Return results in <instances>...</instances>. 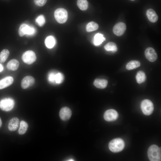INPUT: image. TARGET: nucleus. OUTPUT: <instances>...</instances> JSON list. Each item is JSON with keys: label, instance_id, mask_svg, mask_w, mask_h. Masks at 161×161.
<instances>
[{"label": "nucleus", "instance_id": "f257e3e1", "mask_svg": "<svg viewBox=\"0 0 161 161\" xmlns=\"http://www.w3.org/2000/svg\"><path fill=\"white\" fill-rule=\"evenodd\" d=\"M160 148L157 145H151L148 151V156L151 161H161Z\"/></svg>", "mask_w": 161, "mask_h": 161}, {"label": "nucleus", "instance_id": "f03ea898", "mask_svg": "<svg viewBox=\"0 0 161 161\" xmlns=\"http://www.w3.org/2000/svg\"><path fill=\"white\" fill-rule=\"evenodd\" d=\"M125 147V143L121 139L117 138L112 140L109 144V148L112 152H118L121 151Z\"/></svg>", "mask_w": 161, "mask_h": 161}, {"label": "nucleus", "instance_id": "7ed1b4c3", "mask_svg": "<svg viewBox=\"0 0 161 161\" xmlns=\"http://www.w3.org/2000/svg\"><path fill=\"white\" fill-rule=\"evenodd\" d=\"M54 17L58 23H64L66 21L68 18L67 12L64 8H58L54 12Z\"/></svg>", "mask_w": 161, "mask_h": 161}, {"label": "nucleus", "instance_id": "20e7f679", "mask_svg": "<svg viewBox=\"0 0 161 161\" xmlns=\"http://www.w3.org/2000/svg\"><path fill=\"white\" fill-rule=\"evenodd\" d=\"M141 108L143 113L146 115L151 114L154 109L153 103L148 99H145L142 101L141 104Z\"/></svg>", "mask_w": 161, "mask_h": 161}, {"label": "nucleus", "instance_id": "39448f33", "mask_svg": "<svg viewBox=\"0 0 161 161\" xmlns=\"http://www.w3.org/2000/svg\"><path fill=\"white\" fill-rule=\"evenodd\" d=\"M64 76L61 73L52 71L48 75V79L51 83L60 84L64 80Z\"/></svg>", "mask_w": 161, "mask_h": 161}, {"label": "nucleus", "instance_id": "423d86ee", "mask_svg": "<svg viewBox=\"0 0 161 161\" xmlns=\"http://www.w3.org/2000/svg\"><path fill=\"white\" fill-rule=\"evenodd\" d=\"M14 104V101L13 99L5 98L0 101V108L3 111H9L13 109Z\"/></svg>", "mask_w": 161, "mask_h": 161}, {"label": "nucleus", "instance_id": "0eeeda50", "mask_svg": "<svg viewBox=\"0 0 161 161\" xmlns=\"http://www.w3.org/2000/svg\"><path fill=\"white\" fill-rule=\"evenodd\" d=\"M36 59V55L32 50L24 52L22 55V59L23 61L28 64H31L35 61Z\"/></svg>", "mask_w": 161, "mask_h": 161}, {"label": "nucleus", "instance_id": "6e6552de", "mask_svg": "<svg viewBox=\"0 0 161 161\" xmlns=\"http://www.w3.org/2000/svg\"><path fill=\"white\" fill-rule=\"evenodd\" d=\"M103 117L107 121H113L116 120L118 117L117 112L114 109H110L106 111L104 113Z\"/></svg>", "mask_w": 161, "mask_h": 161}, {"label": "nucleus", "instance_id": "1a4fd4ad", "mask_svg": "<svg viewBox=\"0 0 161 161\" xmlns=\"http://www.w3.org/2000/svg\"><path fill=\"white\" fill-rule=\"evenodd\" d=\"M126 27L125 23L123 22H119L114 25L113 29V31L116 35L120 36L124 33Z\"/></svg>", "mask_w": 161, "mask_h": 161}, {"label": "nucleus", "instance_id": "9d476101", "mask_svg": "<svg viewBox=\"0 0 161 161\" xmlns=\"http://www.w3.org/2000/svg\"><path fill=\"white\" fill-rule=\"evenodd\" d=\"M145 55L147 59L151 62L155 61L157 58L156 52L151 47H148L146 49L145 51Z\"/></svg>", "mask_w": 161, "mask_h": 161}, {"label": "nucleus", "instance_id": "9b49d317", "mask_svg": "<svg viewBox=\"0 0 161 161\" xmlns=\"http://www.w3.org/2000/svg\"><path fill=\"white\" fill-rule=\"evenodd\" d=\"M35 83L34 78L31 76H27L22 80L21 86L23 89H26L33 85Z\"/></svg>", "mask_w": 161, "mask_h": 161}, {"label": "nucleus", "instance_id": "f8f14e48", "mask_svg": "<svg viewBox=\"0 0 161 161\" xmlns=\"http://www.w3.org/2000/svg\"><path fill=\"white\" fill-rule=\"evenodd\" d=\"M72 111L68 107H65L62 108L59 112V116L61 120L64 121L68 120L71 117Z\"/></svg>", "mask_w": 161, "mask_h": 161}, {"label": "nucleus", "instance_id": "ddd939ff", "mask_svg": "<svg viewBox=\"0 0 161 161\" xmlns=\"http://www.w3.org/2000/svg\"><path fill=\"white\" fill-rule=\"evenodd\" d=\"M13 78L11 76L5 77L0 80V89L11 85L13 82Z\"/></svg>", "mask_w": 161, "mask_h": 161}, {"label": "nucleus", "instance_id": "4468645a", "mask_svg": "<svg viewBox=\"0 0 161 161\" xmlns=\"http://www.w3.org/2000/svg\"><path fill=\"white\" fill-rule=\"evenodd\" d=\"M146 15L149 21L151 22H155L158 19L157 15L155 11L152 9H148L146 12Z\"/></svg>", "mask_w": 161, "mask_h": 161}, {"label": "nucleus", "instance_id": "2eb2a0df", "mask_svg": "<svg viewBox=\"0 0 161 161\" xmlns=\"http://www.w3.org/2000/svg\"><path fill=\"white\" fill-rule=\"evenodd\" d=\"M19 123V120L17 117L12 118L9 122L8 128L9 130L11 131L16 130L18 127Z\"/></svg>", "mask_w": 161, "mask_h": 161}, {"label": "nucleus", "instance_id": "dca6fc26", "mask_svg": "<svg viewBox=\"0 0 161 161\" xmlns=\"http://www.w3.org/2000/svg\"><path fill=\"white\" fill-rule=\"evenodd\" d=\"M19 63L18 61L15 59L10 61L7 63V67L9 70L16 71L18 68Z\"/></svg>", "mask_w": 161, "mask_h": 161}, {"label": "nucleus", "instance_id": "f3484780", "mask_svg": "<svg viewBox=\"0 0 161 161\" xmlns=\"http://www.w3.org/2000/svg\"><path fill=\"white\" fill-rule=\"evenodd\" d=\"M94 85L97 88L103 89L106 88L108 84V81L104 79H96L93 82Z\"/></svg>", "mask_w": 161, "mask_h": 161}, {"label": "nucleus", "instance_id": "a211bd4d", "mask_svg": "<svg viewBox=\"0 0 161 161\" xmlns=\"http://www.w3.org/2000/svg\"><path fill=\"white\" fill-rule=\"evenodd\" d=\"M105 40V38L103 37V34L97 33L94 36L93 43L95 45L97 46L101 44Z\"/></svg>", "mask_w": 161, "mask_h": 161}, {"label": "nucleus", "instance_id": "6ab92c4d", "mask_svg": "<svg viewBox=\"0 0 161 161\" xmlns=\"http://www.w3.org/2000/svg\"><path fill=\"white\" fill-rule=\"evenodd\" d=\"M45 44L46 46L48 48H52L55 44V40L52 36L50 35L47 37L45 39Z\"/></svg>", "mask_w": 161, "mask_h": 161}, {"label": "nucleus", "instance_id": "aec40b11", "mask_svg": "<svg viewBox=\"0 0 161 161\" xmlns=\"http://www.w3.org/2000/svg\"><path fill=\"white\" fill-rule=\"evenodd\" d=\"M140 63L139 61L137 60L131 61L129 62L126 66V69L128 70H132L139 67Z\"/></svg>", "mask_w": 161, "mask_h": 161}, {"label": "nucleus", "instance_id": "412c9836", "mask_svg": "<svg viewBox=\"0 0 161 161\" xmlns=\"http://www.w3.org/2000/svg\"><path fill=\"white\" fill-rule=\"evenodd\" d=\"M146 78V75L143 71H140L137 73L136 79L138 83L141 84L144 82L145 81Z\"/></svg>", "mask_w": 161, "mask_h": 161}, {"label": "nucleus", "instance_id": "4be33fe9", "mask_svg": "<svg viewBox=\"0 0 161 161\" xmlns=\"http://www.w3.org/2000/svg\"><path fill=\"white\" fill-rule=\"evenodd\" d=\"M105 49L107 51L115 52L117 50V48L116 44L112 42L108 43L105 46Z\"/></svg>", "mask_w": 161, "mask_h": 161}, {"label": "nucleus", "instance_id": "5701e85b", "mask_svg": "<svg viewBox=\"0 0 161 161\" xmlns=\"http://www.w3.org/2000/svg\"><path fill=\"white\" fill-rule=\"evenodd\" d=\"M98 27L99 25L97 23L94 21H91L87 25L86 30L87 32H90L96 30Z\"/></svg>", "mask_w": 161, "mask_h": 161}, {"label": "nucleus", "instance_id": "b1692460", "mask_svg": "<svg viewBox=\"0 0 161 161\" xmlns=\"http://www.w3.org/2000/svg\"><path fill=\"white\" fill-rule=\"evenodd\" d=\"M28 127V125L27 122L21 120L20 123V126L18 130V133L21 135L25 134Z\"/></svg>", "mask_w": 161, "mask_h": 161}, {"label": "nucleus", "instance_id": "393cba45", "mask_svg": "<svg viewBox=\"0 0 161 161\" xmlns=\"http://www.w3.org/2000/svg\"><path fill=\"white\" fill-rule=\"evenodd\" d=\"M77 5L80 9L85 10L88 7V3L87 0H78Z\"/></svg>", "mask_w": 161, "mask_h": 161}, {"label": "nucleus", "instance_id": "a878e982", "mask_svg": "<svg viewBox=\"0 0 161 161\" xmlns=\"http://www.w3.org/2000/svg\"><path fill=\"white\" fill-rule=\"evenodd\" d=\"M10 52L7 49L3 50L0 53V62H4L8 58Z\"/></svg>", "mask_w": 161, "mask_h": 161}, {"label": "nucleus", "instance_id": "bb28decb", "mask_svg": "<svg viewBox=\"0 0 161 161\" xmlns=\"http://www.w3.org/2000/svg\"><path fill=\"white\" fill-rule=\"evenodd\" d=\"M28 25L26 24H22L19 27L18 34L20 37H22L25 34Z\"/></svg>", "mask_w": 161, "mask_h": 161}, {"label": "nucleus", "instance_id": "cd10ccee", "mask_svg": "<svg viewBox=\"0 0 161 161\" xmlns=\"http://www.w3.org/2000/svg\"><path fill=\"white\" fill-rule=\"evenodd\" d=\"M45 18L43 15L39 16L35 19L36 23L40 27H42L45 24Z\"/></svg>", "mask_w": 161, "mask_h": 161}, {"label": "nucleus", "instance_id": "c85d7f7f", "mask_svg": "<svg viewBox=\"0 0 161 161\" xmlns=\"http://www.w3.org/2000/svg\"><path fill=\"white\" fill-rule=\"evenodd\" d=\"M36 32V30L33 27L28 25L25 34L31 36L34 35Z\"/></svg>", "mask_w": 161, "mask_h": 161}, {"label": "nucleus", "instance_id": "c756f323", "mask_svg": "<svg viewBox=\"0 0 161 161\" xmlns=\"http://www.w3.org/2000/svg\"><path fill=\"white\" fill-rule=\"evenodd\" d=\"M35 4L38 6H42L46 3L47 0H34Z\"/></svg>", "mask_w": 161, "mask_h": 161}, {"label": "nucleus", "instance_id": "7c9ffc66", "mask_svg": "<svg viewBox=\"0 0 161 161\" xmlns=\"http://www.w3.org/2000/svg\"><path fill=\"white\" fill-rule=\"evenodd\" d=\"M4 69V67L2 65L0 64V72H2Z\"/></svg>", "mask_w": 161, "mask_h": 161}, {"label": "nucleus", "instance_id": "2f4dec72", "mask_svg": "<svg viewBox=\"0 0 161 161\" xmlns=\"http://www.w3.org/2000/svg\"><path fill=\"white\" fill-rule=\"evenodd\" d=\"M2 125V121L1 118H0V127Z\"/></svg>", "mask_w": 161, "mask_h": 161}, {"label": "nucleus", "instance_id": "473e14b6", "mask_svg": "<svg viewBox=\"0 0 161 161\" xmlns=\"http://www.w3.org/2000/svg\"><path fill=\"white\" fill-rule=\"evenodd\" d=\"M74 160L72 159H70L68 160V161H73Z\"/></svg>", "mask_w": 161, "mask_h": 161}, {"label": "nucleus", "instance_id": "72a5a7b5", "mask_svg": "<svg viewBox=\"0 0 161 161\" xmlns=\"http://www.w3.org/2000/svg\"><path fill=\"white\" fill-rule=\"evenodd\" d=\"M131 1H134V0H131Z\"/></svg>", "mask_w": 161, "mask_h": 161}]
</instances>
